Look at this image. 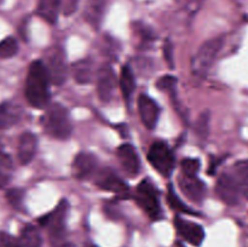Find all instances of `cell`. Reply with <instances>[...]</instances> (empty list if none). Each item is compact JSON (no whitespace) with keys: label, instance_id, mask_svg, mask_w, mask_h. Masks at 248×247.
Wrapping results in <instances>:
<instances>
[{"label":"cell","instance_id":"484cf974","mask_svg":"<svg viewBox=\"0 0 248 247\" xmlns=\"http://www.w3.org/2000/svg\"><path fill=\"white\" fill-rule=\"evenodd\" d=\"M210 115L208 113H202L200 116H199L198 121L195 124V131L196 135L199 136L200 138H206L208 135V128H210Z\"/></svg>","mask_w":248,"mask_h":247},{"label":"cell","instance_id":"e575fe53","mask_svg":"<svg viewBox=\"0 0 248 247\" xmlns=\"http://www.w3.org/2000/svg\"><path fill=\"white\" fill-rule=\"evenodd\" d=\"M0 148H1V143H0Z\"/></svg>","mask_w":248,"mask_h":247},{"label":"cell","instance_id":"44dd1931","mask_svg":"<svg viewBox=\"0 0 248 247\" xmlns=\"http://www.w3.org/2000/svg\"><path fill=\"white\" fill-rule=\"evenodd\" d=\"M41 235L34 225H26L22 229L19 236V244L22 247H41Z\"/></svg>","mask_w":248,"mask_h":247},{"label":"cell","instance_id":"30bf717a","mask_svg":"<svg viewBox=\"0 0 248 247\" xmlns=\"http://www.w3.org/2000/svg\"><path fill=\"white\" fill-rule=\"evenodd\" d=\"M115 74L110 65H102L97 72V93L102 102L108 103L111 101L115 91Z\"/></svg>","mask_w":248,"mask_h":247},{"label":"cell","instance_id":"5b68a950","mask_svg":"<svg viewBox=\"0 0 248 247\" xmlns=\"http://www.w3.org/2000/svg\"><path fill=\"white\" fill-rule=\"evenodd\" d=\"M148 160L150 165L164 177H169L174 169V155L171 148L165 142L153 143L148 153Z\"/></svg>","mask_w":248,"mask_h":247},{"label":"cell","instance_id":"d4e9b609","mask_svg":"<svg viewBox=\"0 0 248 247\" xmlns=\"http://www.w3.org/2000/svg\"><path fill=\"white\" fill-rule=\"evenodd\" d=\"M18 51L16 39L12 36H7L4 40L0 41V58H11Z\"/></svg>","mask_w":248,"mask_h":247},{"label":"cell","instance_id":"277c9868","mask_svg":"<svg viewBox=\"0 0 248 247\" xmlns=\"http://www.w3.org/2000/svg\"><path fill=\"white\" fill-rule=\"evenodd\" d=\"M223 47V39L215 38L201 45L191 61V72L195 77H203L215 62L218 52Z\"/></svg>","mask_w":248,"mask_h":247},{"label":"cell","instance_id":"4dcf8cb0","mask_svg":"<svg viewBox=\"0 0 248 247\" xmlns=\"http://www.w3.org/2000/svg\"><path fill=\"white\" fill-rule=\"evenodd\" d=\"M78 0H64L62 4V11L65 16H69L77 10Z\"/></svg>","mask_w":248,"mask_h":247},{"label":"cell","instance_id":"7a4b0ae2","mask_svg":"<svg viewBox=\"0 0 248 247\" xmlns=\"http://www.w3.org/2000/svg\"><path fill=\"white\" fill-rule=\"evenodd\" d=\"M43 126L46 133L56 139H67L72 133L69 114L60 103H53L48 107L43 118Z\"/></svg>","mask_w":248,"mask_h":247},{"label":"cell","instance_id":"d6a6232c","mask_svg":"<svg viewBox=\"0 0 248 247\" xmlns=\"http://www.w3.org/2000/svg\"><path fill=\"white\" fill-rule=\"evenodd\" d=\"M64 247H74V246H73V245H70V244H67Z\"/></svg>","mask_w":248,"mask_h":247},{"label":"cell","instance_id":"7c38bea8","mask_svg":"<svg viewBox=\"0 0 248 247\" xmlns=\"http://www.w3.org/2000/svg\"><path fill=\"white\" fill-rule=\"evenodd\" d=\"M138 111L143 125L149 130L155 128L160 114V109L155 101L147 94H140L138 97Z\"/></svg>","mask_w":248,"mask_h":247},{"label":"cell","instance_id":"52a82bcc","mask_svg":"<svg viewBox=\"0 0 248 247\" xmlns=\"http://www.w3.org/2000/svg\"><path fill=\"white\" fill-rule=\"evenodd\" d=\"M46 69H47L50 81L53 85H61L65 81L68 74L67 61L64 52L61 47H52L46 55Z\"/></svg>","mask_w":248,"mask_h":247},{"label":"cell","instance_id":"8fae6325","mask_svg":"<svg viewBox=\"0 0 248 247\" xmlns=\"http://www.w3.org/2000/svg\"><path fill=\"white\" fill-rule=\"evenodd\" d=\"M174 225H176V229L178 232V234L186 242L194 245V246H200L201 242L205 239L203 228L201 225L196 224V223L190 222V220H186L181 217H176Z\"/></svg>","mask_w":248,"mask_h":247},{"label":"cell","instance_id":"2e32d148","mask_svg":"<svg viewBox=\"0 0 248 247\" xmlns=\"http://www.w3.org/2000/svg\"><path fill=\"white\" fill-rule=\"evenodd\" d=\"M36 152V137L31 132L22 133L18 139L17 157L21 165H28Z\"/></svg>","mask_w":248,"mask_h":247},{"label":"cell","instance_id":"f546056e","mask_svg":"<svg viewBox=\"0 0 248 247\" xmlns=\"http://www.w3.org/2000/svg\"><path fill=\"white\" fill-rule=\"evenodd\" d=\"M0 247H22L18 240L14 239L10 235L0 232Z\"/></svg>","mask_w":248,"mask_h":247},{"label":"cell","instance_id":"836d02e7","mask_svg":"<svg viewBox=\"0 0 248 247\" xmlns=\"http://www.w3.org/2000/svg\"><path fill=\"white\" fill-rule=\"evenodd\" d=\"M178 247H184L183 245H181V244H178Z\"/></svg>","mask_w":248,"mask_h":247},{"label":"cell","instance_id":"83f0119b","mask_svg":"<svg viewBox=\"0 0 248 247\" xmlns=\"http://www.w3.org/2000/svg\"><path fill=\"white\" fill-rule=\"evenodd\" d=\"M176 85H177V79L172 75H166V77H160L156 81V87L161 91H166L172 93L176 91Z\"/></svg>","mask_w":248,"mask_h":247},{"label":"cell","instance_id":"d6986e66","mask_svg":"<svg viewBox=\"0 0 248 247\" xmlns=\"http://www.w3.org/2000/svg\"><path fill=\"white\" fill-rule=\"evenodd\" d=\"M60 6L61 0H40L36 12L46 22H48V23H55L57 21V15Z\"/></svg>","mask_w":248,"mask_h":247},{"label":"cell","instance_id":"ffe728a7","mask_svg":"<svg viewBox=\"0 0 248 247\" xmlns=\"http://www.w3.org/2000/svg\"><path fill=\"white\" fill-rule=\"evenodd\" d=\"M72 73L74 79L79 84H89L92 80V62L90 60H81L72 65Z\"/></svg>","mask_w":248,"mask_h":247},{"label":"cell","instance_id":"4316f807","mask_svg":"<svg viewBox=\"0 0 248 247\" xmlns=\"http://www.w3.org/2000/svg\"><path fill=\"white\" fill-rule=\"evenodd\" d=\"M182 172L186 176L195 177L196 173L200 170V161L198 159H191V157H188V159H184L182 161Z\"/></svg>","mask_w":248,"mask_h":247},{"label":"cell","instance_id":"1f68e13d","mask_svg":"<svg viewBox=\"0 0 248 247\" xmlns=\"http://www.w3.org/2000/svg\"><path fill=\"white\" fill-rule=\"evenodd\" d=\"M85 247H97L96 245H92V244H87V245H85Z\"/></svg>","mask_w":248,"mask_h":247},{"label":"cell","instance_id":"603a6c76","mask_svg":"<svg viewBox=\"0 0 248 247\" xmlns=\"http://www.w3.org/2000/svg\"><path fill=\"white\" fill-rule=\"evenodd\" d=\"M12 172H14V165L11 157L0 152V188H4L9 184Z\"/></svg>","mask_w":248,"mask_h":247},{"label":"cell","instance_id":"6da1fadb","mask_svg":"<svg viewBox=\"0 0 248 247\" xmlns=\"http://www.w3.org/2000/svg\"><path fill=\"white\" fill-rule=\"evenodd\" d=\"M48 77L45 63L34 61L31 64L26 81V98L31 107L36 109L45 108L50 101Z\"/></svg>","mask_w":248,"mask_h":247},{"label":"cell","instance_id":"8992f818","mask_svg":"<svg viewBox=\"0 0 248 247\" xmlns=\"http://www.w3.org/2000/svg\"><path fill=\"white\" fill-rule=\"evenodd\" d=\"M136 201L152 219L157 220L162 217L157 193L148 181H143L138 184L136 190Z\"/></svg>","mask_w":248,"mask_h":247},{"label":"cell","instance_id":"e0dca14e","mask_svg":"<svg viewBox=\"0 0 248 247\" xmlns=\"http://www.w3.org/2000/svg\"><path fill=\"white\" fill-rule=\"evenodd\" d=\"M23 110L21 106L14 102H2L0 104V130H6L16 125L19 120Z\"/></svg>","mask_w":248,"mask_h":247},{"label":"cell","instance_id":"7402d4cb","mask_svg":"<svg viewBox=\"0 0 248 247\" xmlns=\"http://www.w3.org/2000/svg\"><path fill=\"white\" fill-rule=\"evenodd\" d=\"M135 75H133L132 70L130 67L125 65L121 69L120 75V89L123 91L124 99L126 102H130L131 96H132L133 91H135Z\"/></svg>","mask_w":248,"mask_h":247},{"label":"cell","instance_id":"9a60e30c","mask_svg":"<svg viewBox=\"0 0 248 247\" xmlns=\"http://www.w3.org/2000/svg\"><path fill=\"white\" fill-rule=\"evenodd\" d=\"M97 159L91 153H80L73 162V173L77 178H89L96 170Z\"/></svg>","mask_w":248,"mask_h":247},{"label":"cell","instance_id":"9c48e42d","mask_svg":"<svg viewBox=\"0 0 248 247\" xmlns=\"http://www.w3.org/2000/svg\"><path fill=\"white\" fill-rule=\"evenodd\" d=\"M216 191H217V195L219 196L220 200L230 206L236 205L239 202L240 195H241L239 185H237L236 181L232 173H223L218 178Z\"/></svg>","mask_w":248,"mask_h":247},{"label":"cell","instance_id":"ac0fdd59","mask_svg":"<svg viewBox=\"0 0 248 247\" xmlns=\"http://www.w3.org/2000/svg\"><path fill=\"white\" fill-rule=\"evenodd\" d=\"M232 174L239 185L241 195L248 200V160L237 161L232 167Z\"/></svg>","mask_w":248,"mask_h":247},{"label":"cell","instance_id":"ba28073f","mask_svg":"<svg viewBox=\"0 0 248 247\" xmlns=\"http://www.w3.org/2000/svg\"><path fill=\"white\" fill-rule=\"evenodd\" d=\"M94 183L101 189L113 191V193H116L118 195H120L121 198H127L128 194H130V188H128L127 184L118 174H115V172H113L109 169L102 170L97 174Z\"/></svg>","mask_w":248,"mask_h":247},{"label":"cell","instance_id":"d590c367","mask_svg":"<svg viewBox=\"0 0 248 247\" xmlns=\"http://www.w3.org/2000/svg\"><path fill=\"white\" fill-rule=\"evenodd\" d=\"M2 1V0H0V2H1Z\"/></svg>","mask_w":248,"mask_h":247},{"label":"cell","instance_id":"4fadbf2b","mask_svg":"<svg viewBox=\"0 0 248 247\" xmlns=\"http://www.w3.org/2000/svg\"><path fill=\"white\" fill-rule=\"evenodd\" d=\"M179 188H181L182 193L189 199V200L194 201V202H201L205 199L206 195V185L203 184L202 181L199 178L190 176H181L178 178Z\"/></svg>","mask_w":248,"mask_h":247},{"label":"cell","instance_id":"cb8c5ba5","mask_svg":"<svg viewBox=\"0 0 248 247\" xmlns=\"http://www.w3.org/2000/svg\"><path fill=\"white\" fill-rule=\"evenodd\" d=\"M167 202H169L170 207L172 210L177 211V212H183L188 213V215H194V211H191V208H189L181 199L177 196V194L174 193V190L172 189V186H169V193H167Z\"/></svg>","mask_w":248,"mask_h":247},{"label":"cell","instance_id":"5bb4252c","mask_svg":"<svg viewBox=\"0 0 248 247\" xmlns=\"http://www.w3.org/2000/svg\"><path fill=\"white\" fill-rule=\"evenodd\" d=\"M116 154H118V159L123 169L130 176H137L140 169V164L135 148L131 144H123L118 148Z\"/></svg>","mask_w":248,"mask_h":247},{"label":"cell","instance_id":"f1b7e54d","mask_svg":"<svg viewBox=\"0 0 248 247\" xmlns=\"http://www.w3.org/2000/svg\"><path fill=\"white\" fill-rule=\"evenodd\" d=\"M6 198L11 206L18 208L22 205V200H23V190L21 189H10L6 194Z\"/></svg>","mask_w":248,"mask_h":247},{"label":"cell","instance_id":"3957f363","mask_svg":"<svg viewBox=\"0 0 248 247\" xmlns=\"http://www.w3.org/2000/svg\"><path fill=\"white\" fill-rule=\"evenodd\" d=\"M68 211V202L62 200L60 205L51 213L39 219L43 227H47L48 240L52 247H64L65 241V216Z\"/></svg>","mask_w":248,"mask_h":247}]
</instances>
